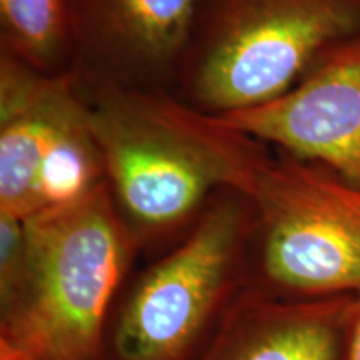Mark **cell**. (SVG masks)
<instances>
[{
	"label": "cell",
	"instance_id": "8fae6325",
	"mask_svg": "<svg viewBox=\"0 0 360 360\" xmlns=\"http://www.w3.org/2000/svg\"><path fill=\"white\" fill-rule=\"evenodd\" d=\"M105 182V169L90 129L84 94V102L67 117L44 157L30 217L75 204Z\"/></svg>",
	"mask_w": 360,
	"mask_h": 360
},
{
	"label": "cell",
	"instance_id": "7a4b0ae2",
	"mask_svg": "<svg viewBox=\"0 0 360 360\" xmlns=\"http://www.w3.org/2000/svg\"><path fill=\"white\" fill-rule=\"evenodd\" d=\"M24 269L0 302V342L34 360H96L129 259V225L102 184L24 220Z\"/></svg>",
	"mask_w": 360,
	"mask_h": 360
},
{
	"label": "cell",
	"instance_id": "4fadbf2b",
	"mask_svg": "<svg viewBox=\"0 0 360 360\" xmlns=\"http://www.w3.org/2000/svg\"><path fill=\"white\" fill-rule=\"evenodd\" d=\"M0 360H34V359L0 342Z\"/></svg>",
	"mask_w": 360,
	"mask_h": 360
},
{
	"label": "cell",
	"instance_id": "3957f363",
	"mask_svg": "<svg viewBox=\"0 0 360 360\" xmlns=\"http://www.w3.org/2000/svg\"><path fill=\"white\" fill-rule=\"evenodd\" d=\"M357 35L360 0H204L170 94L209 115L257 107Z\"/></svg>",
	"mask_w": 360,
	"mask_h": 360
},
{
	"label": "cell",
	"instance_id": "9c48e42d",
	"mask_svg": "<svg viewBox=\"0 0 360 360\" xmlns=\"http://www.w3.org/2000/svg\"><path fill=\"white\" fill-rule=\"evenodd\" d=\"M84 102L75 72L49 75L0 52V214L29 219L49 147Z\"/></svg>",
	"mask_w": 360,
	"mask_h": 360
},
{
	"label": "cell",
	"instance_id": "6da1fadb",
	"mask_svg": "<svg viewBox=\"0 0 360 360\" xmlns=\"http://www.w3.org/2000/svg\"><path fill=\"white\" fill-rule=\"evenodd\" d=\"M80 85L107 184L139 229L175 227L236 191L260 143L164 90Z\"/></svg>",
	"mask_w": 360,
	"mask_h": 360
},
{
	"label": "cell",
	"instance_id": "30bf717a",
	"mask_svg": "<svg viewBox=\"0 0 360 360\" xmlns=\"http://www.w3.org/2000/svg\"><path fill=\"white\" fill-rule=\"evenodd\" d=\"M0 45L42 74L74 72V0H0Z\"/></svg>",
	"mask_w": 360,
	"mask_h": 360
},
{
	"label": "cell",
	"instance_id": "ba28073f",
	"mask_svg": "<svg viewBox=\"0 0 360 360\" xmlns=\"http://www.w3.org/2000/svg\"><path fill=\"white\" fill-rule=\"evenodd\" d=\"M357 292L287 297L236 292L199 360H345Z\"/></svg>",
	"mask_w": 360,
	"mask_h": 360
},
{
	"label": "cell",
	"instance_id": "277c9868",
	"mask_svg": "<svg viewBox=\"0 0 360 360\" xmlns=\"http://www.w3.org/2000/svg\"><path fill=\"white\" fill-rule=\"evenodd\" d=\"M250 202L267 289L287 297L360 290V188L260 142L236 187Z\"/></svg>",
	"mask_w": 360,
	"mask_h": 360
},
{
	"label": "cell",
	"instance_id": "5b68a950",
	"mask_svg": "<svg viewBox=\"0 0 360 360\" xmlns=\"http://www.w3.org/2000/svg\"><path fill=\"white\" fill-rule=\"evenodd\" d=\"M254 212L240 192L224 188L199 214L182 244L143 274L114 334L119 360H180L236 294Z\"/></svg>",
	"mask_w": 360,
	"mask_h": 360
},
{
	"label": "cell",
	"instance_id": "7c38bea8",
	"mask_svg": "<svg viewBox=\"0 0 360 360\" xmlns=\"http://www.w3.org/2000/svg\"><path fill=\"white\" fill-rule=\"evenodd\" d=\"M345 360H360V290L357 292V302H355L352 323H350Z\"/></svg>",
	"mask_w": 360,
	"mask_h": 360
},
{
	"label": "cell",
	"instance_id": "8992f818",
	"mask_svg": "<svg viewBox=\"0 0 360 360\" xmlns=\"http://www.w3.org/2000/svg\"><path fill=\"white\" fill-rule=\"evenodd\" d=\"M214 117L360 188V35L328 52L282 96Z\"/></svg>",
	"mask_w": 360,
	"mask_h": 360
},
{
	"label": "cell",
	"instance_id": "52a82bcc",
	"mask_svg": "<svg viewBox=\"0 0 360 360\" xmlns=\"http://www.w3.org/2000/svg\"><path fill=\"white\" fill-rule=\"evenodd\" d=\"M204 0H74V72L85 85L172 92Z\"/></svg>",
	"mask_w": 360,
	"mask_h": 360
}]
</instances>
